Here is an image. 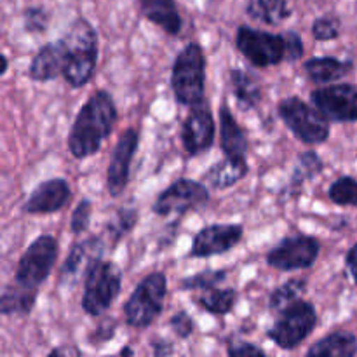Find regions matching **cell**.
I'll list each match as a JSON object with an SVG mask.
<instances>
[{"label": "cell", "instance_id": "obj_1", "mask_svg": "<svg viewBox=\"0 0 357 357\" xmlns=\"http://www.w3.org/2000/svg\"><path fill=\"white\" fill-rule=\"evenodd\" d=\"M117 119L119 112L112 94L105 89L94 91L80 107L68 132L70 153L82 160L100 152Z\"/></svg>", "mask_w": 357, "mask_h": 357}, {"label": "cell", "instance_id": "obj_2", "mask_svg": "<svg viewBox=\"0 0 357 357\" xmlns=\"http://www.w3.org/2000/svg\"><path fill=\"white\" fill-rule=\"evenodd\" d=\"M66 47V66L63 79L73 89H80L96 73L100 58L98 31L86 17H77L61 37Z\"/></svg>", "mask_w": 357, "mask_h": 357}, {"label": "cell", "instance_id": "obj_3", "mask_svg": "<svg viewBox=\"0 0 357 357\" xmlns=\"http://www.w3.org/2000/svg\"><path fill=\"white\" fill-rule=\"evenodd\" d=\"M171 87L183 107L190 108L206 98V54L199 42H188L178 52L171 72Z\"/></svg>", "mask_w": 357, "mask_h": 357}, {"label": "cell", "instance_id": "obj_4", "mask_svg": "<svg viewBox=\"0 0 357 357\" xmlns=\"http://www.w3.org/2000/svg\"><path fill=\"white\" fill-rule=\"evenodd\" d=\"M166 295V275L162 272L146 274L122 307L128 326L135 328V330H146L149 326H152L162 314Z\"/></svg>", "mask_w": 357, "mask_h": 357}, {"label": "cell", "instance_id": "obj_5", "mask_svg": "<svg viewBox=\"0 0 357 357\" xmlns=\"http://www.w3.org/2000/svg\"><path fill=\"white\" fill-rule=\"evenodd\" d=\"M122 289V271L114 261L98 258L84 278L82 309L87 316L101 317Z\"/></svg>", "mask_w": 357, "mask_h": 357}, {"label": "cell", "instance_id": "obj_6", "mask_svg": "<svg viewBox=\"0 0 357 357\" xmlns=\"http://www.w3.org/2000/svg\"><path fill=\"white\" fill-rule=\"evenodd\" d=\"M278 114L286 124V128L305 145H323L328 142L331 132L330 121L298 96H288L279 101Z\"/></svg>", "mask_w": 357, "mask_h": 357}, {"label": "cell", "instance_id": "obj_7", "mask_svg": "<svg viewBox=\"0 0 357 357\" xmlns=\"http://www.w3.org/2000/svg\"><path fill=\"white\" fill-rule=\"evenodd\" d=\"M317 326V310L314 303L298 300L286 307L267 331V337L274 342L275 347L282 351H293L302 345L312 335Z\"/></svg>", "mask_w": 357, "mask_h": 357}, {"label": "cell", "instance_id": "obj_8", "mask_svg": "<svg viewBox=\"0 0 357 357\" xmlns=\"http://www.w3.org/2000/svg\"><path fill=\"white\" fill-rule=\"evenodd\" d=\"M59 255L58 239L52 236H38L21 255L16 267V282L24 288L38 289L47 281Z\"/></svg>", "mask_w": 357, "mask_h": 357}, {"label": "cell", "instance_id": "obj_9", "mask_svg": "<svg viewBox=\"0 0 357 357\" xmlns=\"http://www.w3.org/2000/svg\"><path fill=\"white\" fill-rule=\"evenodd\" d=\"M236 47L253 66L271 68L286 59V35L243 24L236 31Z\"/></svg>", "mask_w": 357, "mask_h": 357}, {"label": "cell", "instance_id": "obj_10", "mask_svg": "<svg viewBox=\"0 0 357 357\" xmlns=\"http://www.w3.org/2000/svg\"><path fill=\"white\" fill-rule=\"evenodd\" d=\"M208 202L209 190L204 183L190 180V178H180L157 195L152 211L164 218L185 216L190 211L204 209Z\"/></svg>", "mask_w": 357, "mask_h": 357}, {"label": "cell", "instance_id": "obj_11", "mask_svg": "<svg viewBox=\"0 0 357 357\" xmlns=\"http://www.w3.org/2000/svg\"><path fill=\"white\" fill-rule=\"evenodd\" d=\"M321 253V243L312 236L295 234L279 241L267 255L265 261L268 267L281 272L307 271L317 261Z\"/></svg>", "mask_w": 357, "mask_h": 357}, {"label": "cell", "instance_id": "obj_12", "mask_svg": "<svg viewBox=\"0 0 357 357\" xmlns=\"http://www.w3.org/2000/svg\"><path fill=\"white\" fill-rule=\"evenodd\" d=\"M215 117L209 101L201 100L192 105L188 115L181 124V143L188 155H201L208 152L215 143Z\"/></svg>", "mask_w": 357, "mask_h": 357}, {"label": "cell", "instance_id": "obj_13", "mask_svg": "<svg viewBox=\"0 0 357 357\" xmlns=\"http://www.w3.org/2000/svg\"><path fill=\"white\" fill-rule=\"evenodd\" d=\"M312 105L330 122H357V87L352 84H330L310 94Z\"/></svg>", "mask_w": 357, "mask_h": 357}, {"label": "cell", "instance_id": "obj_14", "mask_svg": "<svg viewBox=\"0 0 357 357\" xmlns=\"http://www.w3.org/2000/svg\"><path fill=\"white\" fill-rule=\"evenodd\" d=\"M139 145V132L129 128L119 136L107 169V188L112 197H121L129 185L131 162Z\"/></svg>", "mask_w": 357, "mask_h": 357}, {"label": "cell", "instance_id": "obj_15", "mask_svg": "<svg viewBox=\"0 0 357 357\" xmlns=\"http://www.w3.org/2000/svg\"><path fill=\"white\" fill-rule=\"evenodd\" d=\"M244 227L241 223H213L204 227L192 239L190 258H209L229 253L243 241Z\"/></svg>", "mask_w": 357, "mask_h": 357}, {"label": "cell", "instance_id": "obj_16", "mask_svg": "<svg viewBox=\"0 0 357 357\" xmlns=\"http://www.w3.org/2000/svg\"><path fill=\"white\" fill-rule=\"evenodd\" d=\"M72 199V188L65 178H49L31 190L23 204L26 215H52Z\"/></svg>", "mask_w": 357, "mask_h": 357}, {"label": "cell", "instance_id": "obj_17", "mask_svg": "<svg viewBox=\"0 0 357 357\" xmlns=\"http://www.w3.org/2000/svg\"><path fill=\"white\" fill-rule=\"evenodd\" d=\"M103 253V241L101 237H87V239L75 243L59 271V286L73 288L80 278H86L91 265L101 258Z\"/></svg>", "mask_w": 357, "mask_h": 357}, {"label": "cell", "instance_id": "obj_18", "mask_svg": "<svg viewBox=\"0 0 357 357\" xmlns=\"http://www.w3.org/2000/svg\"><path fill=\"white\" fill-rule=\"evenodd\" d=\"M66 66L65 42L59 38L56 42H47L42 45L31 58L28 77L33 82H49L58 75H63Z\"/></svg>", "mask_w": 357, "mask_h": 357}, {"label": "cell", "instance_id": "obj_19", "mask_svg": "<svg viewBox=\"0 0 357 357\" xmlns=\"http://www.w3.org/2000/svg\"><path fill=\"white\" fill-rule=\"evenodd\" d=\"M220 146L225 157L230 159L248 160V152H250V139L246 132L241 128L239 122L234 117L229 105L223 103L220 107Z\"/></svg>", "mask_w": 357, "mask_h": 357}, {"label": "cell", "instance_id": "obj_20", "mask_svg": "<svg viewBox=\"0 0 357 357\" xmlns=\"http://www.w3.org/2000/svg\"><path fill=\"white\" fill-rule=\"evenodd\" d=\"M139 10L143 17L166 31L167 35H178L183 26L178 6L174 0H139Z\"/></svg>", "mask_w": 357, "mask_h": 357}, {"label": "cell", "instance_id": "obj_21", "mask_svg": "<svg viewBox=\"0 0 357 357\" xmlns=\"http://www.w3.org/2000/svg\"><path fill=\"white\" fill-rule=\"evenodd\" d=\"M303 72L314 84H333L352 72V61L333 56L310 58L303 63Z\"/></svg>", "mask_w": 357, "mask_h": 357}, {"label": "cell", "instance_id": "obj_22", "mask_svg": "<svg viewBox=\"0 0 357 357\" xmlns=\"http://www.w3.org/2000/svg\"><path fill=\"white\" fill-rule=\"evenodd\" d=\"M248 173H250L248 160L225 157V159L215 162L206 171L204 181L209 183V187L215 188V190H227V188L234 187L241 180H244Z\"/></svg>", "mask_w": 357, "mask_h": 357}, {"label": "cell", "instance_id": "obj_23", "mask_svg": "<svg viewBox=\"0 0 357 357\" xmlns=\"http://www.w3.org/2000/svg\"><path fill=\"white\" fill-rule=\"evenodd\" d=\"M357 354V338L354 333L337 330L317 340L307 351L309 357H352Z\"/></svg>", "mask_w": 357, "mask_h": 357}, {"label": "cell", "instance_id": "obj_24", "mask_svg": "<svg viewBox=\"0 0 357 357\" xmlns=\"http://www.w3.org/2000/svg\"><path fill=\"white\" fill-rule=\"evenodd\" d=\"M37 296L38 289L24 288L17 282L14 286H6L2 296H0V312H2V316H30L31 310L35 309V303H37Z\"/></svg>", "mask_w": 357, "mask_h": 357}, {"label": "cell", "instance_id": "obj_25", "mask_svg": "<svg viewBox=\"0 0 357 357\" xmlns=\"http://www.w3.org/2000/svg\"><path fill=\"white\" fill-rule=\"evenodd\" d=\"M230 86H232L234 96H236L237 103H239L243 110L258 107V103L264 98V89H261L260 80L253 73L246 72V70H230Z\"/></svg>", "mask_w": 357, "mask_h": 357}, {"label": "cell", "instance_id": "obj_26", "mask_svg": "<svg viewBox=\"0 0 357 357\" xmlns=\"http://www.w3.org/2000/svg\"><path fill=\"white\" fill-rule=\"evenodd\" d=\"M246 14L258 23L278 26L289 20L291 7L288 0H250L246 6Z\"/></svg>", "mask_w": 357, "mask_h": 357}, {"label": "cell", "instance_id": "obj_27", "mask_svg": "<svg viewBox=\"0 0 357 357\" xmlns=\"http://www.w3.org/2000/svg\"><path fill=\"white\" fill-rule=\"evenodd\" d=\"M324 162L319 157V153L314 152V150H307V152L300 153L298 162H296L295 169H293L291 180H289V185L286 190H289L291 194H296L298 190H302L303 185L307 181L314 180L317 174L323 173Z\"/></svg>", "mask_w": 357, "mask_h": 357}, {"label": "cell", "instance_id": "obj_28", "mask_svg": "<svg viewBox=\"0 0 357 357\" xmlns=\"http://www.w3.org/2000/svg\"><path fill=\"white\" fill-rule=\"evenodd\" d=\"M197 305L213 316H227L237 303V291L234 288H211L197 296Z\"/></svg>", "mask_w": 357, "mask_h": 357}, {"label": "cell", "instance_id": "obj_29", "mask_svg": "<svg viewBox=\"0 0 357 357\" xmlns=\"http://www.w3.org/2000/svg\"><path fill=\"white\" fill-rule=\"evenodd\" d=\"M307 291V279L303 278H293L289 281H286L284 284H281L279 288H275L272 291L271 300H268V307L274 312H282L286 307H289L291 303L302 300V296Z\"/></svg>", "mask_w": 357, "mask_h": 357}, {"label": "cell", "instance_id": "obj_30", "mask_svg": "<svg viewBox=\"0 0 357 357\" xmlns=\"http://www.w3.org/2000/svg\"><path fill=\"white\" fill-rule=\"evenodd\" d=\"M139 213L136 208H121L115 213L114 218L105 225V234L110 237V246L114 250L119 244V241L131 232L136 225H138Z\"/></svg>", "mask_w": 357, "mask_h": 357}, {"label": "cell", "instance_id": "obj_31", "mask_svg": "<svg viewBox=\"0 0 357 357\" xmlns=\"http://www.w3.org/2000/svg\"><path fill=\"white\" fill-rule=\"evenodd\" d=\"M328 197L337 206L357 208V180L352 176H340L330 185Z\"/></svg>", "mask_w": 357, "mask_h": 357}, {"label": "cell", "instance_id": "obj_32", "mask_svg": "<svg viewBox=\"0 0 357 357\" xmlns=\"http://www.w3.org/2000/svg\"><path fill=\"white\" fill-rule=\"evenodd\" d=\"M227 279L225 271H202L199 274L188 275L180 281V289L183 291H206V289L216 288Z\"/></svg>", "mask_w": 357, "mask_h": 357}, {"label": "cell", "instance_id": "obj_33", "mask_svg": "<svg viewBox=\"0 0 357 357\" xmlns=\"http://www.w3.org/2000/svg\"><path fill=\"white\" fill-rule=\"evenodd\" d=\"M342 23L337 16H321L312 23V35L319 42H330L340 37Z\"/></svg>", "mask_w": 357, "mask_h": 357}, {"label": "cell", "instance_id": "obj_34", "mask_svg": "<svg viewBox=\"0 0 357 357\" xmlns=\"http://www.w3.org/2000/svg\"><path fill=\"white\" fill-rule=\"evenodd\" d=\"M91 216H93V202L89 199H82L72 213V218H70V232L75 234V236L87 232L91 227Z\"/></svg>", "mask_w": 357, "mask_h": 357}, {"label": "cell", "instance_id": "obj_35", "mask_svg": "<svg viewBox=\"0 0 357 357\" xmlns=\"http://www.w3.org/2000/svg\"><path fill=\"white\" fill-rule=\"evenodd\" d=\"M23 23L28 33H42L49 26V13L44 7H28L24 9Z\"/></svg>", "mask_w": 357, "mask_h": 357}, {"label": "cell", "instance_id": "obj_36", "mask_svg": "<svg viewBox=\"0 0 357 357\" xmlns=\"http://www.w3.org/2000/svg\"><path fill=\"white\" fill-rule=\"evenodd\" d=\"M169 328L173 330V333L176 335L178 338L185 340V338L192 337V333L195 331V323L188 312L185 310H178L173 317L169 319Z\"/></svg>", "mask_w": 357, "mask_h": 357}, {"label": "cell", "instance_id": "obj_37", "mask_svg": "<svg viewBox=\"0 0 357 357\" xmlns=\"http://www.w3.org/2000/svg\"><path fill=\"white\" fill-rule=\"evenodd\" d=\"M286 61L295 63L298 59L303 58V52H305V44H303V38L300 37L298 31H286Z\"/></svg>", "mask_w": 357, "mask_h": 357}, {"label": "cell", "instance_id": "obj_38", "mask_svg": "<svg viewBox=\"0 0 357 357\" xmlns=\"http://www.w3.org/2000/svg\"><path fill=\"white\" fill-rule=\"evenodd\" d=\"M115 328H117V323L114 319H110V317L101 319L96 330H94V333L89 337L91 345L98 347V345H105L107 342H110L115 335Z\"/></svg>", "mask_w": 357, "mask_h": 357}, {"label": "cell", "instance_id": "obj_39", "mask_svg": "<svg viewBox=\"0 0 357 357\" xmlns=\"http://www.w3.org/2000/svg\"><path fill=\"white\" fill-rule=\"evenodd\" d=\"M265 349L253 342H236V344L227 345V356L230 357H251V356H265Z\"/></svg>", "mask_w": 357, "mask_h": 357}, {"label": "cell", "instance_id": "obj_40", "mask_svg": "<svg viewBox=\"0 0 357 357\" xmlns=\"http://www.w3.org/2000/svg\"><path fill=\"white\" fill-rule=\"evenodd\" d=\"M152 351H153V356H157V357L171 356V354H174V345L171 344L169 340H166V338L157 337L152 340Z\"/></svg>", "mask_w": 357, "mask_h": 357}, {"label": "cell", "instance_id": "obj_41", "mask_svg": "<svg viewBox=\"0 0 357 357\" xmlns=\"http://www.w3.org/2000/svg\"><path fill=\"white\" fill-rule=\"evenodd\" d=\"M345 267H347L349 274L352 275V279H354L357 284V243L345 255Z\"/></svg>", "mask_w": 357, "mask_h": 357}, {"label": "cell", "instance_id": "obj_42", "mask_svg": "<svg viewBox=\"0 0 357 357\" xmlns=\"http://www.w3.org/2000/svg\"><path fill=\"white\" fill-rule=\"evenodd\" d=\"M72 354H80L79 349L75 347H56L52 351H49V357H61V356H72Z\"/></svg>", "mask_w": 357, "mask_h": 357}, {"label": "cell", "instance_id": "obj_43", "mask_svg": "<svg viewBox=\"0 0 357 357\" xmlns=\"http://www.w3.org/2000/svg\"><path fill=\"white\" fill-rule=\"evenodd\" d=\"M119 356H135V352H132L131 347H128V345H126V347H122L121 351H119Z\"/></svg>", "mask_w": 357, "mask_h": 357}, {"label": "cell", "instance_id": "obj_44", "mask_svg": "<svg viewBox=\"0 0 357 357\" xmlns=\"http://www.w3.org/2000/svg\"><path fill=\"white\" fill-rule=\"evenodd\" d=\"M7 68H9V59L6 54H2V75H6Z\"/></svg>", "mask_w": 357, "mask_h": 357}]
</instances>
